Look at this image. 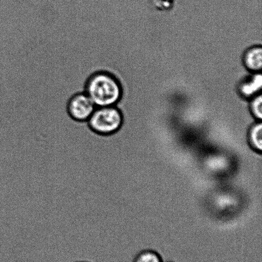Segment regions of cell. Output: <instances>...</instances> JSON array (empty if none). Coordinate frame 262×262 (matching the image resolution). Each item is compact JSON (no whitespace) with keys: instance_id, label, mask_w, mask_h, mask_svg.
Here are the masks:
<instances>
[{"instance_id":"cell-1","label":"cell","mask_w":262,"mask_h":262,"mask_svg":"<svg viewBox=\"0 0 262 262\" xmlns=\"http://www.w3.org/2000/svg\"><path fill=\"white\" fill-rule=\"evenodd\" d=\"M84 92L96 107L117 106L124 89L119 78L111 72L97 71L87 79Z\"/></svg>"},{"instance_id":"cell-2","label":"cell","mask_w":262,"mask_h":262,"mask_svg":"<svg viewBox=\"0 0 262 262\" xmlns=\"http://www.w3.org/2000/svg\"><path fill=\"white\" fill-rule=\"evenodd\" d=\"M124 118L117 106L96 107L88 120L89 127L97 134L109 136L121 129Z\"/></svg>"},{"instance_id":"cell-3","label":"cell","mask_w":262,"mask_h":262,"mask_svg":"<svg viewBox=\"0 0 262 262\" xmlns=\"http://www.w3.org/2000/svg\"><path fill=\"white\" fill-rule=\"evenodd\" d=\"M96 109V105L85 92L73 95L67 105L69 116L79 122H88Z\"/></svg>"},{"instance_id":"cell-4","label":"cell","mask_w":262,"mask_h":262,"mask_svg":"<svg viewBox=\"0 0 262 262\" xmlns=\"http://www.w3.org/2000/svg\"><path fill=\"white\" fill-rule=\"evenodd\" d=\"M262 76L261 73H254L240 84L238 92L245 98H252L261 94Z\"/></svg>"},{"instance_id":"cell-5","label":"cell","mask_w":262,"mask_h":262,"mask_svg":"<svg viewBox=\"0 0 262 262\" xmlns=\"http://www.w3.org/2000/svg\"><path fill=\"white\" fill-rule=\"evenodd\" d=\"M244 65L253 73H261L262 68V48L254 46L246 51L243 56Z\"/></svg>"},{"instance_id":"cell-6","label":"cell","mask_w":262,"mask_h":262,"mask_svg":"<svg viewBox=\"0 0 262 262\" xmlns=\"http://www.w3.org/2000/svg\"><path fill=\"white\" fill-rule=\"evenodd\" d=\"M247 142L251 150L258 154L262 150V124L261 122L255 123L249 129Z\"/></svg>"},{"instance_id":"cell-7","label":"cell","mask_w":262,"mask_h":262,"mask_svg":"<svg viewBox=\"0 0 262 262\" xmlns=\"http://www.w3.org/2000/svg\"><path fill=\"white\" fill-rule=\"evenodd\" d=\"M133 262H163L160 254L153 250L140 251L134 258Z\"/></svg>"},{"instance_id":"cell-8","label":"cell","mask_w":262,"mask_h":262,"mask_svg":"<svg viewBox=\"0 0 262 262\" xmlns=\"http://www.w3.org/2000/svg\"><path fill=\"white\" fill-rule=\"evenodd\" d=\"M250 110L252 116L257 120V122H261L262 118L261 94H259L252 97L250 105Z\"/></svg>"},{"instance_id":"cell-9","label":"cell","mask_w":262,"mask_h":262,"mask_svg":"<svg viewBox=\"0 0 262 262\" xmlns=\"http://www.w3.org/2000/svg\"><path fill=\"white\" fill-rule=\"evenodd\" d=\"M73 262H92L90 261H86V260H76Z\"/></svg>"},{"instance_id":"cell-10","label":"cell","mask_w":262,"mask_h":262,"mask_svg":"<svg viewBox=\"0 0 262 262\" xmlns=\"http://www.w3.org/2000/svg\"><path fill=\"white\" fill-rule=\"evenodd\" d=\"M168 262H173V261H168Z\"/></svg>"}]
</instances>
